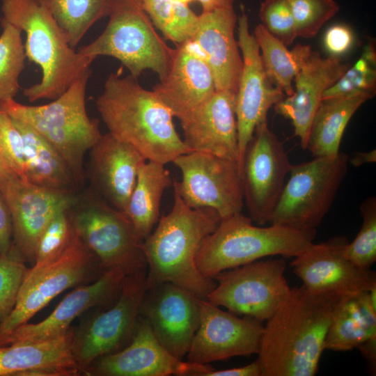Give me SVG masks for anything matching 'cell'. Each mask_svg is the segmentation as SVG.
<instances>
[{
	"label": "cell",
	"mask_w": 376,
	"mask_h": 376,
	"mask_svg": "<svg viewBox=\"0 0 376 376\" xmlns=\"http://www.w3.org/2000/svg\"><path fill=\"white\" fill-rule=\"evenodd\" d=\"M0 191L10 212L14 244L24 260L33 265L38 242L46 227L77 199L72 190L40 187L10 171L0 177Z\"/></svg>",
	"instance_id": "16"
},
{
	"label": "cell",
	"mask_w": 376,
	"mask_h": 376,
	"mask_svg": "<svg viewBox=\"0 0 376 376\" xmlns=\"http://www.w3.org/2000/svg\"><path fill=\"white\" fill-rule=\"evenodd\" d=\"M202 6L203 11H210L215 9L234 8L236 0H196Z\"/></svg>",
	"instance_id": "48"
},
{
	"label": "cell",
	"mask_w": 376,
	"mask_h": 376,
	"mask_svg": "<svg viewBox=\"0 0 376 376\" xmlns=\"http://www.w3.org/2000/svg\"><path fill=\"white\" fill-rule=\"evenodd\" d=\"M28 268L15 244L0 258V324L13 311Z\"/></svg>",
	"instance_id": "39"
},
{
	"label": "cell",
	"mask_w": 376,
	"mask_h": 376,
	"mask_svg": "<svg viewBox=\"0 0 376 376\" xmlns=\"http://www.w3.org/2000/svg\"><path fill=\"white\" fill-rule=\"evenodd\" d=\"M376 336V285L336 303L324 350L348 352Z\"/></svg>",
	"instance_id": "27"
},
{
	"label": "cell",
	"mask_w": 376,
	"mask_h": 376,
	"mask_svg": "<svg viewBox=\"0 0 376 376\" xmlns=\"http://www.w3.org/2000/svg\"><path fill=\"white\" fill-rule=\"evenodd\" d=\"M38 1L49 12L74 49L90 28L110 12V0Z\"/></svg>",
	"instance_id": "32"
},
{
	"label": "cell",
	"mask_w": 376,
	"mask_h": 376,
	"mask_svg": "<svg viewBox=\"0 0 376 376\" xmlns=\"http://www.w3.org/2000/svg\"><path fill=\"white\" fill-rule=\"evenodd\" d=\"M297 37L313 38L336 15L340 7L335 0H288Z\"/></svg>",
	"instance_id": "40"
},
{
	"label": "cell",
	"mask_w": 376,
	"mask_h": 376,
	"mask_svg": "<svg viewBox=\"0 0 376 376\" xmlns=\"http://www.w3.org/2000/svg\"><path fill=\"white\" fill-rule=\"evenodd\" d=\"M349 67L340 57H322L308 45L293 80L292 93L274 106L277 114L291 120L302 149L306 150L310 126L324 93Z\"/></svg>",
	"instance_id": "21"
},
{
	"label": "cell",
	"mask_w": 376,
	"mask_h": 376,
	"mask_svg": "<svg viewBox=\"0 0 376 376\" xmlns=\"http://www.w3.org/2000/svg\"><path fill=\"white\" fill-rule=\"evenodd\" d=\"M173 163L181 173L174 186L191 208L208 207L221 219L242 212L244 205L238 162L207 152L191 151Z\"/></svg>",
	"instance_id": "13"
},
{
	"label": "cell",
	"mask_w": 376,
	"mask_h": 376,
	"mask_svg": "<svg viewBox=\"0 0 376 376\" xmlns=\"http://www.w3.org/2000/svg\"><path fill=\"white\" fill-rule=\"evenodd\" d=\"M372 373H376V336L370 338L361 344L358 347Z\"/></svg>",
	"instance_id": "46"
},
{
	"label": "cell",
	"mask_w": 376,
	"mask_h": 376,
	"mask_svg": "<svg viewBox=\"0 0 376 376\" xmlns=\"http://www.w3.org/2000/svg\"><path fill=\"white\" fill-rule=\"evenodd\" d=\"M0 258H1V255H0Z\"/></svg>",
	"instance_id": "52"
},
{
	"label": "cell",
	"mask_w": 376,
	"mask_h": 376,
	"mask_svg": "<svg viewBox=\"0 0 376 376\" xmlns=\"http://www.w3.org/2000/svg\"><path fill=\"white\" fill-rule=\"evenodd\" d=\"M376 92V49L375 42L364 46L358 60L323 94L322 100L366 93L375 96Z\"/></svg>",
	"instance_id": "36"
},
{
	"label": "cell",
	"mask_w": 376,
	"mask_h": 376,
	"mask_svg": "<svg viewBox=\"0 0 376 376\" xmlns=\"http://www.w3.org/2000/svg\"><path fill=\"white\" fill-rule=\"evenodd\" d=\"M212 369L207 364L184 362L174 357L139 315L130 342L120 350L99 358L83 373L97 376H203Z\"/></svg>",
	"instance_id": "19"
},
{
	"label": "cell",
	"mask_w": 376,
	"mask_h": 376,
	"mask_svg": "<svg viewBox=\"0 0 376 376\" xmlns=\"http://www.w3.org/2000/svg\"><path fill=\"white\" fill-rule=\"evenodd\" d=\"M285 258L258 260L222 271L212 279L215 288L207 299L236 315L267 320L290 288L284 276Z\"/></svg>",
	"instance_id": "10"
},
{
	"label": "cell",
	"mask_w": 376,
	"mask_h": 376,
	"mask_svg": "<svg viewBox=\"0 0 376 376\" xmlns=\"http://www.w3.org/2000/svg\"><path fill=\"white\" fill-rule=\"evenodd\" d=\"M0 156L9 171L26 180L22 136L11 117L1 109Z\"/></svg>",
	"instance_id": "42"
},
{
	"label": "cell",
	"mask_w": 376,
	"mask_h": 376,
	"mask_svg": "<svg viewBox=\"0 0 376 376\" xmlns=\"http://www.w3.org/2000/svg\"><path fill=\"white\" fill-rule=\"evenodd\" d=\"M126 276L120 269H104L93 282L77 286L45 319L23 324L1 338L0 345L40 341L64 334L84 312L117 298Z\"/></svg>",
	"instance_id": "22"
},
{
	"label": "cell",
	"mask_w": 376,
	"mask_h": 376,
	"mask_svg": "<svg viewBox=\"0 0 376 376\" xmlns=\"http://www.w3.org/2000/svg\"><path fill=\"white\" fill-rule=\"evenodd\" d=\"M2 19L26 33V58L39 65L42 78L23 95L30 102L55 100L77 79L91 73L95 60L71 47L49 12L38 0H1Z\"/></svg>",
	"instance_id": "4"
},
{
	"label": "cell",
	"mask_w": 376,
	"mask_h": 376,
	"mask_svg": "<svg viewBox=\"0 0 376 376\" xmlns=\"http://www.w3.org/2000/svg\"><path fill=\"white\" fill-rule=\"evenodd\" d=\"M103 271L74 231L69 246L57 260L36 274L25 275L13 311L0 324V339L28 322L65 290L85 284Z\"/></svg>",
	"instance_id": "11"
},
{
	"label": "cell",
	"mask_w": 376,
	"mask_h": 376,
	"mask_svg": "<svg viewBox=\"0 0 376 376\" xmlns=\"http://www.w3.org/2000/svg\"><path fill=\"white\" fill-rule=\"evenodd\" d=\"M109 22L102 33L80 47L81 54L118 60L134 78L146 70L162 79L170 68L174 48L158 34L141 0H110Z\"/></svg>",
	"instance_id": "7"
},
{
	"label": "cell",
	"mask_w": 376,
	"mask_h": 376,
	"mask_svg": "<svg viewBox=\"0 0 376 376\" xmlns=\"http://www.w3.org/2000/svg\"><path fill=\"white\" fill-rule=\"evenodd\" d=\"M165 165L146 160L140 166L134 187L123 212L143 240L159 219L164 191L173 184Z\"/></svg>",
	"instance_id": "30"
},
{
	"label": "cell",
	"mask_w": 376,
	"mask_h": 376,
	"mask_svg": "<svg viewBox=\"0 0 376 376\" xmlns=\"http://www.w3.org/2000/svg\"><path fill=\"white\" fill-rule=\"evenodd\" d=\"M146 159L134 147L110 133L90 149V175L95 192L124 212L134 187L139 168Z\"/></svg>",
	"instance_id": "26"
},
{
	"label": "cell",
	"mask_w": 376,
	"mask_h": 376,
	"mask_svg": "<svg viewBox=\"0 0 376 376\" xmlns=\"http://www.w3.org/2000/svg\"><path fill=\"white\" fill-rule=\"evenodd\" d=\"M237 44L243 63L235 97L238 164L242 172L245 150L256 128L267 123L269 109L285 95L265 70L258 44L250 33L249 18L244 8L237 17Z\"/></svg>",
	"instance_id": "15"
},
{
	"label": "cell",
	"mask_w": 376,
	"mask_h": 376,
	"mask_svg": "<svg viewBox=\"0 0 376 376\" xmlns=\"http://www.w3.org/2000/svg\"><path fill=\"white\" fill-rule=\"evenodd\" d=\"M258 15L261 24L285 45H290L297 38L288 0H264Z\"/></svg>",
	"instance_id": "41"
},
{
	"label": "cell",
	"mask_w": 376,
	"mask_h": 376,
	"mask_svg": "<svg viewBox=\"0 0 376 376\" xmlns=\"http://www.w3.org/2000/svg\"><path fill=\"white\" fill-rule=\"evenodd\" d=\"M155 27L175 45L190 42L198 22L189 5L173 0H141Z\"/></svg>",
	"instance_id": "34"
},
{
	"label": "cell",
	"mask_w": 376,
	"mask_h": 376,
	"mask_svg": "<svg viewBox=\"0 0 376 376\" xmlns=\"http://www.w3.org/2000/svg\"><path fill=\"white\" fill-rule=\"evenodd\" d=\"M235 97L236 93L231 91H216L203 104L179 118L182 139L191 151L238 162Z\"/></svg>",
	"instance_id": "23"
},
{
	"label": "cell",
	"mask_w": 376,
	"mask_h": 376,
	"mask_svg": "<svg viewBox=\"0 0 376 376\" xmlns=\"http://www.w3.org/2000/svg\"><path fill=\"white\" fill-rule=\"evenodd\" d=\"M217 91L207 62L190 42L176 45L167 74L153 93L180 118L209 99Z\"/></svg>",
	"instance_id": "25"
},
{
	"label": "cell",
	"mask_w": 376,
	"mask_h": 376,
	"mask_svg": "<svg viewBox=\"0 0 376 376\" xmlns=\"http://www.w3.org/2000/svg\"><path fill=\"white\" fill-rule=\"evenodd\" d=\"M74 332L70 329L47 340L0 345V376H22L40 368H79L72 354Z\"/></svg>",
	"instance_id": "28"
},
{
	"label": "cell",
	"mask_w": 376,
	"mask_h": 376,
	"mask_svg": "<svg viewBox=\"0 0 376 376\" xmlns=\"http://www.w3.org/2000/svg\"><path fill=\"white\" fill-rule=\"evenodd\" d=\"M70 214L75 234L104 270L118 268L126 275L146 271L143 240L123 212L95 192L79 205L76 202Z\"/></svg>",
	"instance_id": "9"
},
{
	"label": "cell",
	"mask_w": 376,
	"mask_h": 376,
	"mask_svg": "<svg viewBox=\"0 0 376 376\" xmlns=\"http://www.w3.org/2000/svg\"><path fill=\"white\" fill-rule=\"evenodd\" d=\"M1 19H2V17L0 16V24H1Z\"/></svg>",
	"instance_id": "51"
},
{
	"label": "cell",
	"mask_w": 376,
	"mask_h": 376,
	"mask_svg": "<svg viewBox=\"0 0 376 376\" xmlns=\"http://www.w3.org/2000/svg\"><path fill=\"white\" fill-rule=\"evenodd\" d=\"M291 166L283 142L267 123L258 125L246 146L241 172L244 204L256 225L269 223Z\"/></svg>",
	"instance_id": "14"
},
{
	"label": "cell",
	"mask_w": 376,
	"mask_h": 376,
	"mask_svg": "<svg viewBox=\"0 0 376 376\" xmlns=\"http://www.w3.org/2000/svg\"><path fill=\"white\" fill-rule=\"evenodd\" d=\"M200 321L187 354L199 364L258 354L264 324L249 317L239 318L207 299H198Z\"/></svg>",
	"instance_id": "18"
},
{
	"label": "cell",
	"mask_w": 376,
	"mask_h": 376,
	"mask_svg": "<svg viewBox=\"0 0 376 376\" xmlns=\"http://www.w3.org/2000/svg\"><path fill=\"white\" fill-rule=\"evenodd\" d=\"M178 3H184L189 5L191 2L196 1V0H173Z\"/></svg>",
	"instance_id": "50"
},
{
	"label": "cell",
	"mask_w": 376,
	"mask_h": 376,
	"mask_svg": "<svg viewBox=\"0 0 376 376\" xmlns=\"http://www.w3.org/2000/svg\"><path fill=\"white\" fill-rule=\"evenodd\" d=\"M9 171L8 169L6 167L3 163L1 156H0V177L5 174L6 172Z\"/></svg>",
	"instance_id": "49"
},
{
	"label": "cell",
	"mask_w": 376,
	"mask_h": 376,
	"mask_svg": "<svg viewBox=\"0 0 376 376\" xmlns=\"http://www.w3.org/2000/svg\"><path fill=\"white\" fill-rule=\"evenodd\" d=\"M147 290L146 272L127 275L114 304L75 330L72 354L82 373L99 358L120 350L130 342Z\"/></svg>",
	"instance_id": "12"
},
{
	"label": "cell",
	"mask_w": 376,
	"mask_h": 376,
	"mask_svg": "<svg viewBox=\"0 0 376 376\" xmlns=\"http://www.w3.org/2000/svg\"><path fill=\"white\" fill-rule=\"evenodd\" d=\"M11 118L23 138L26 180L48 189L72 190L74 178L56 149L30 125Z\"/></svg>",
	"instance_id": "31"
},
{
	"label": "cell",
	"mask_w": 376,
	"mask_h": 376,
	"mask_svg": "<svg viewBox=\"0 0 376 376\" xmlns=\"http://www.w3.org/2000/svg\"><path fill=\"white\" fill-rule=\"evenodd\" d=\"M354 40V33L350 27L337 24L327 29L323 38V45L329 56L340 57L351 49Z\"/></svg>",
	"instance_id": "43"
},
{
	"label": "cell",
	"mask_w": 376,
	"mask_h": 376,
	"mask_svg": "<svg viewBox=\"0 0 376 376\" xmlns=\"http://www.w3.org/2000/svg\"><path fill=\"white\" fill-rule=\"evenodd\" d=\"M0 36V102L14 99L20 88L19 79L26 58L22 31L1 19Z\"/></svg>",
	"instance_id": "35"
},
{
	"label": "cell",
	"mask_w": 376,
	"mask_h": 376,
	"mask_svg": "<svg viewBox=\"0 0 376 376\" xmlns=\"http://www.w3.org/2000/svg\"><path fill=\"white\" fill-rule=\"evenodd\" d=\"M95 104L108 132L146 160L166 164L191 152L178 133L170 109L137 79L123 77L121 70L108 76Z\"/></svg>",
	"instance_id": "2"
},
{
	"label": "cell",
	"mask_w": 376,
	"mask_h": 376,
	"mask_svg": "<svg viewBox=\"0 0 376 376\" xmlns=\"http://www.w3.org/2000/svg\"><path fill=\"white\" fill-rule=\"evenodd\" d=\"M91 73L75 81L53 102L30 106L14 99L0 102V109L11 118L33 127L60 153L68 166L75 185L84 181V157L102 135L99 121L91 118L86 107V91Z\"/></svg>",
	"instance_id": "6"
},
{
	"label": "cell",
	"mask_w": 376,
	"mask_h": 376,
	"mask_svg": "<svg viewBox=\"0 0 376 376\" xmlns=\"http://www.w3.org/2000/svg\"><path fill=\"white\" fill-rule=\"evenodd\" d=\"M253 34L267 75L285 96L290 95L293 92L292 81L308 45H297L290 50L261 24L256 26Z\"/></svg>",
	"instance_id": "33"
},
{
	"label": "cell",
	"mask_w": 376,
	"mask_h": 376,
	"mask_svg": "<svg viewBox=\"0 0 376 376\" xmlns=\"http://www.w3.org/2000/svg\"><path fill=\"white\" fill-rule=\"evenodd\" d=\"M173 187L172 209L159 219L154 231L142 243L148 268L147 288L167 282L207 299L217 283L200 272L196 256L204 239L222 219L213 209L190 207Z\"/></svg>",
	"instance_id": "3"
},
{
	"label": "cell",
	"mask_w": 376,
	"mask_h": 376,
	"mask_svg": "<svg viewBox=\"0 0 376 376\" xmlns=\"http://www.w3.org/2000/svg\"><path fill=\"white\" fill-rule=\"evenodd\" d=\"M70 209L58 213L46 227L38 242L34 264L26 273L31 275L57 260L74 235Z\"/></svg>",
	"instance_id": "37"
},
{
	"label": "cell",
	"mask_w": 376,
	"mask_h": 376,
	"mask_svg": "<svg viewBox=\"0 0 376 376\" xmlns=\"http://www.w3.org/2000/svg\"><path fill=\"white\" fill-rule=\"evenodd\" d=\"M361 228L354 240L344 249L345 256L363 269H370L376 261V198L365 199L359 206Z\"/></svg>",
	"instance_id": "38"
},
{
	"label": "cell",
	"mask_w": 376,
	"mask_h": 376,
	"mask_svg": "<svg viewBox=\"0 0 376 376\" xmlns=\"http://www.w3.org/2000/svg\"><path fill=\"white\" fill-rule=\"evenodd\" d=\"M13 235L12 218L9 208L0 191V255L5 254L10 249Z\"/></svg>",
	"instance_id": "44"
},
{
	"label": "cell",
	"mask_w": 376,
	"mask_h": 376,
	"mask_svg": "<svg viewBox=\"0 0 376 376\" xmlns=\"http://www.w3.org/2000/svg\"><path fill=\"white\" fill-rule=\"evenodd\" d=\"M198 299L189 291L171 283L148 289L140 315L159 342L174 357L187 354L200 321Z\"/></svg>",
	"instance_id": "20"
},
{
	"label": "cell",
	"mask_w": 376,
	"mask_h": 376,
	"mask_svg": "<svg viewBox=\"0 0 376 376\" xmlns=\"http://www.w3.org/2000/svg\"><path fill=\"white\" fill-rule=\"evenodd\" d=\"M376 162V150L366 152H356L352 157H348V163L354 167L361 166L367 163Z\"/></svg>",
	"instance_id": "47"
},
{
	"label": "cell",
	"mask_w": 376,
	"mask_h": 376,
	"mask_svg": "<svg viewBox=\"0 0 376 376\" xmlns=\"http://www.w3.org/2000/svg\"><path fill=\"white\" fill-rule=\"evenodd\" d=\"M348 157L340 152L292 164L269 224L299 230H317L345 178Z\"/></svg>",
	"instance_id": "8"
},
{
	"label": "cell",
	"mask_w": 376,
	"mask_h": 376,
	"mask_svg": "<svg viewBox=\"0 0 376 376\" xmlns=\"http://www.w3.org/2000/svg\"><path fill=\"white\" fill-rule=\"evenodd\" d=\"M338 300L303 285L290 288L263 327L257 354L263 376L315 375Z\"/></svg>",
	"instance_id": "1"
},
{
	"label": "cell",
	"mask_w": 376,
	"mask_h": 376,
	"mask_svg": "<svg viewBox=\"0 0 376 376\" xmlns=\"http://www.w3.org/2000/svg\"><path fill=\"white\" fill-rule=\"evenodd\" d=\"M237 22L234 8L202 11L190 40L209 65L217 91H237L243 63L235 36Z\"/></svg>",
	"instance_id": "24"
},
{
	"label": "cell",
	"mask_w": 376,
	"mask_h": 376,
	"mask_svg": "<svg viewBox=\"0 0 376 376\" xmlns=\"http://www.w3.org/2000/svg\"><path fill=\"white\" fill-rule=\"evenodd\" d=\"M203 376H263V367L258 359L243 366L226 370H214L207 372Z\"/></svg>",
	"instance_id": "45"
},
{
	"label": "cell",
	"mask_w": 376,
	"mask_h": 376,
	"mask_svg": "<svg viewBox=\"0 0 376 376\" xmlns=\"http://www.w3.org/2000/svg\"><path fill=\"white\" fill-rule=\"evenodd\" d=\"M317 230L279 225L255 226L249 217L240 212L222 219L204 239L196 256V266L204 276L212 279L222 271L267 256L294 258L313 242Z\"/></svg>",
	"instance_id": "5"
},
{
	"label": "cell",
	"mask_w": 376,
	"mask_h": 376,
	"mask_svg": "<svg viewBox=\"0 0 376 376\" xmlns=\"http://www.w3.org/2000/svg\"><path fill=\"white\" fill-rule=\"evenodd\" d=\"M371 98L361 93L322 100L312 120L306 149L314 157L338 155L349 121Z\"/></svg>",
	"instance_id": "29"
},
{
	"label": "cell",
	"mask_w": 376,
	"mask_h": 376,
	"mask_svg": "<svg viewBox=\"0 0 376 376\" xmlns=\"http://www.w3.org/2000/svg\"><path fill=\"white\" fill-rule=\"evenodd\" d=\"M348 242L341 235L312 242L290 263L294 274L308 290L338 299L368 291L376 285V274L347 258L344 249Z\"/></svg>",
	"instance_id": "17"
}]
</instances>
